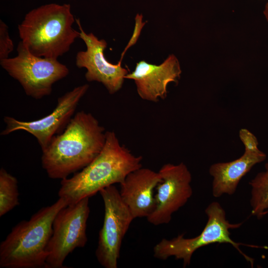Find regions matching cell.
Returning <instances> with one entry per match:
<instances>
[{"mask_svg":"<svg viewBox=\"0 0 268 268\" xmlns=\"http://www.w3.org/2000/svg\"><path fill=\"white\" fill-rule=\"evenodd\" d=\"M105 140L106 132L98 121L91 113L78 112L42 150V166L51 179L67 178L91 162Z\"/></svg>","mask_w":268,"mask_h":268,"instance_id":"1","label":"cell"},{"mask_svg":"<svg viewBox=\"0 0 268 268\" xmlns=\"http://www.w3.org/2000/svg\"><path fill=\"white\" fill-rule=\"evenodd\" d=\"M142 156L134 155L120 144L114 131H107L100 153L80 171L62 180L58 196L68 205L90 198L107 187L122 183L129 173L142 167Z\"/></svg>","mask_w":268,"mask_h":268,"instance_id":"2","label":"cell"},{"mask_svg":"<svg viewBox=\"0 0 268 268\" xmlns=\"http://www.w3.org/2000/svg\"><path fill=\"white\" fill-rule=\"evenodd\" d=\"M74 22L69 4H46L26 14L18 25L19 36L32 54L58 59L79 38L72 27Z\"/></svg>","mask_w":268,"mask_h":268,"instance_id":"3","label":"cell"},{"mask_svg":"<svg viewBox=\"0 0 268 268\" xmlns=\"http://www.w3.org/2000/svg\"><path fill=\"white\" fill-rule=\"evenodd\" d=\"M68 203L59 198L53 204L41 208L28 220L13 227L0 244V268H46V249L58 212Z\"/></svg>","mask_w":268,"mask_h":268,"instance_id":"4","label":"cell"},{"mask_svg":"<svg viewBox=\"0 0 268 268\" xmlns=\"http://www.w3.org/2000/svg\"><path fill=\"white\" fill-rule=\"evenodd\" d=\"M205 213L207 221L198 236L187 238L182 234L170 240L163 238L153 247V256L161 260L174 257L176 259L182 260L184 267H186L190 264L194 252L199 248L213 243H228L234 247L253 267L254 259L243 253L240 246L258 247L236 242L230 237L229 230L240 227L242 223H230L226 219L224 209L217 201L211 202L205 209Z\"/></svg>","mask_w":268,"mask_h":268,"instance_id":"5","label":"cell"},{"mask_svg":"<svg viewBox=\"0 0 268 268\" xmlns=\"http://www.w3.org/2000/svg\"><path fill=\"white\" fill-rule=\"evenodd\" d=\"M17 55L0 61L1 67L22 86L25 94L39 99L51 94L53 84L66 77L69 69L58 59L38 57L20 41Z\"/></svg>","mask_w":268,"mask_h":268,"instance_id":"6","label":"cell"},{"mask_svg":"<svg viewBox=\"0 0 268 268\" xmlns=\"http://www.w3.org/2000/svg\"><path fill=\"white\" fill-rule=\"evenodd\" d=\"M89 198L68 204L56 215L52 234L46 251V268H63L67 256L87 241V221L89 215Z\"/></svg>","mask_w":268,"mask_h":268,"instance_id":"7","label":"cell"},{"mask_svg":"<svg viewBox=\"0 0 268 268\" xmlns=\"http://www.w3.org/2000/svg\"><path fill=\"white\" fill-rule=\"evenodd\" d=\"M99 193L104 202V217L95 256L103 267L117 268L123 240L134 218L114 185Z\"/></svg>","mask_w":268,"mask_h":268,"instance_id":"8","label":"cell"},{"mask_svg":"<svg viewBox=\"0 0 268 268\" xmlns=\"http://www.w3.org/2000/svg\"><path fill=\"white\" fill-rule=\"evenodd\" d=\"M85 84L74 87L58 99L57 104L48 115L32 121H22L5 116V128L2 135H8L16 131L22 130L33 135L42 150L47 147L52 138L62 133L72 118L77 105L89 88Z\"/></svg>","mask_w":268,"mask_h":268,"instance_id":"9","label":"cell"},{"mask_svg":"<svg viewBox=\"0 0 268 268\" xmlns=\"http://www.w3.org/2000/svg\"><path fill=\"white\" fill-rule=\"evenodd\" d=\"M158 172L161 181L156 188V206L146 218L154 225L169 223L172 214L183 207L192 197V175L183 163L163 165Z\"/></svg>","mask_w":268,"mask_h":268,"instance_id":"10","label":"cell"},{"mask_svg":"<svg viewBox=\"0 0 268 268\" xmlns=\"http://www.w3.org/2000/svg\"><path fill=\"white\" fill-rule=\"evenodd\" d=\"M79 30V38L84 42L86 50L77 53L75 64L78 68H85V77L89 82L101 83L109 93L113 94L122 87L128 70L123 67L121 62L112 64L104 56L107 44L104 39L99 40L92 33H87L83 29L80 20L75 18Z\"/></svg>","mask_w":268,"mask_h":268,"instance_id":"11","label":"cell"},{"mask_svg":"<svg viewBox=\"0 0 268 268\" xmlns=\"http://www.w3.org/2000/svg\"><path fill=\"white\" fill-rule=\"evenodd\" d=\"M239 135L245 147L243 154L233 161L216 163L209 167V173L213 178L212 193L215 198L233 195L242 178L256 164L266 159V154L259 148L258 139L253 133L242 129Z\"/></svg>","mask_w":268,"mask_h":268,"instance_id":"12","label":"cell"},{"mask_svg":"<svg viewBox=\"0 0 268 268\" xmlns=\"http://www.w3.org/2000/svg\"><path fill=\"white\" fill-rule=\"evenodd\" d=\"M181 73L177 58L171 54L159 65L139 61L134 70L128 73L125 78L134 81L137 92L141 99L156 102L166 97L168 84L177 82Z\"/></svg>","mask_w":268,"mask_h":268,"instance_id":"13","label":"cell"},{"mask_svg":"<svg viewBox=\"0 0 268 268\" xmlns=\"http://www.w3.org/2000/svg\"><path fill=\"white\" fill-rule=\"evenodd\" d=\"M159 173L140 167L129 173L120 184V194L134 217L147 218L154 210V191L161 181Z\"/></svg>","mask_w":268,"mask_h":268,"instance_id":"14","label":"cell"},{"mask_svg":"<svg viewBox=\"0 0 268 268\" xmlns=\"http://www.w3.org/2000/svg\"><path fill=\"white\" fill-rule=\"evenodd\" d=\"M265 168V171L258 173L249 183L251 187V212L258 219L268 214V162Z\"/></svg>","mask_w":268,"mask_h":268,"instance_id":"15","label":"cell"},{"mask_svg":"<svg viewBox=\"0 0 268 268\" xmlns=\"http://www.w3.org/2000/svg\"><path fill=\"white\" fill-rule=\"evenodd\" d=\"M17 179L3 168L0 170V216L19 204Z\"/></svg>","mask_w":268,"mask_h":268,"instance_id":"16","label":"cell"},{"mask_svg":"<svg viewBox=\"0 0 268 268\" xmlns=\"http://www.w3.org/2000/svg\"><path fill=\"white\" fill-rule=\"evenodd\" d=\"M7 25L0 20V61L9 58L14 49L13 41L8 34Z\"/></svg>","mask_w":268,"mask_h":268,"instance_id":"17","label":"cell"},{"mask_svg":"<svg viewBox=\"0 0 268 268\" xmlns=\"http://www.w3.org/2000/svg\"><path fill=\"white\" fill-rule=\"evenodd\" d=\"M142 14H139L138 13L136 15L135 17V26L133 34L126 47L122 53L121 57L120 60V62H122L123 58L127 50L132 46L134 45L138 40L141 29L145 24V22H143L142 21Z\"/></svg>","mask_w":268,"mask_h":268,"instance_id":"18","label":"cell"},{"mask_svg":"<svg viewBox=\"0 0 268 268\" xmlns=\"http://www.w3.org/2000/svg\"><path fill=\"white\" fill-rule=\"evenodd\" d=\"M263 14H264L265 19H266L267 22L268 23V2H267L265 5L264 9L263 10Z\"/></svg>","mask_w":268,"mask_h":268,"instance_id":"19","label":"cell"}]
</instances>
